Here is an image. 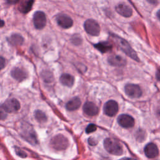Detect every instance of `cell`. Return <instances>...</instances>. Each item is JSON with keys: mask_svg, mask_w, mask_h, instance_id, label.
Returning a JSON list of instances; mask_svg holds the SVG:
<instances>
[{"mask_svg": "<svg viewBox=\"0 0 160 160\" xmlns=\"http://www.w3.org/2000/svg\"><path fill=\"white\" fill-rule=\"evenodd\" d=\"M110 37L112 41L122 52L134 60L139 61V58L138 57L136 52L134 51L126 40L116 34H111Z\"/></svg>", "mask_w": 160, "mask_h": 160, "instance_id": "cell-1", "label": "cell"}, {"mask_svg": "<svg viewBox=\"0 0 160 160\" xmlns=\"http://www.w3.org/2000/svg\"><path fill=\"white\" fill-rule=\"evenodd\" d=\"M19 132L21 137L29 143L32 145L38 144L36 134L31 124L26 122L21 123L19 126Z\"/></svg>", "mask_w": 160, "mask_h": 160, "instance_id": "cell-2", "label": "cell"}, {"mask_svg": "<svg viewBox=\"0 0 160 160\" xmlns=\"http://www.w3.org/2000/svg\"><path fill=\"white\" fill-rule=\"evenodd\" d=\"M104 147L105 149L110 154L116 156H120L123 152L122 146L116 139L112 138H106L104 141Z\"/></svg>", "mask_w": 160, "mask_h": 160, "instance_id": "cell-3", "label": "cell"}, {"mask_svg": "<svg viewBox=\"0 0 160 160\" xmlns=\"http://www.w3.org/2000/svg\"><path fill=\"white\" fill-rule=\"evenodd\" d=\"M51 146L56 150H64L69 146V141L62 134H58L51 140Z\"/></svg>", "mask_w": 160, "mask_h": 160, "instance_id": "cell-4", "label": "cell"}, {"mask_svg": "<svg viewBox=\"0 0 160 160\" xmlns=\"http://www.w3.org/2000/svg\"><path fill=\"white\" fill-rule=\"evenodd\" d=\"M84 28L86 32L91 36H97L100 33V26L98 22L94 19H87L84 22Z\"/></svg>", "mask_w": 160, "mask_h": 160, "instance_id": "cell-5", "label": "cell"}, {"mask_svg": "<svg viewBox=\"0 0 160 160\" xmlns=\"http://www.w3.org/2000/svg\"><path fill=\"white\" fill-rule=\"evenodd\" d=\"M20 107L19 102L16 99L11 98L6 100L1 105V109L6 112H13L18 111Z\"/></svg>", "mask_w": 160, "mask_h": 160, "instance_id": "cell-6", "label": "cell"}, {"mask_svg": "<svg viewBox=\"0 0 160 160\" xmlns=\"http://www.w3.org/2000/svg\"><path fill=\"white\" fill-rule=\"evenodd\" d=\"M125 93L131 98H138L142 95L140 87L134 84H128L124 87Z\"/></svg>", "mask_w": 160, "mask_h": 160, "instance_id": "cell-7", "label": "cell"}, {"mask_svg": "<svg viewBox=\"0 0 160 160\" xmlns=\"http://www.w3.org/2000/svg\"><path fill=\"white\" fill-rule=\"evenodd\" d=\"M33 24L38 29H41L46 24V17L42 11H36L33 15Z\"/></svg>", "mask_w": 160, "mask_h": 160, "instance_id": "cell-8", "label": "cell"}, {"mask_svg": "<svg viewBox=\"0 0 160 160\" xmlns=\"http://www.w3.org/2000/svg\"><path fill=\"white\" fill-rule=\"evenodd\" d=\"M118 104L114 100L108 101L104 105V113L108 116H114L118 111Z\"/></svg>", "mask_w": 160, "mask_h": 160, "instance_id": "cell-9", "label": "cell"}, {"mask_svg": "<svg viewBox=\"0 0 160 160\" xmlns=\"http://www.w3.org/2000/svg\"><path fill=\"white\" fill-rule=\"evenodd\" d=\"M118 124L122 128H132L134 125V118L128 114H122L118 116Z\"/></svg>", "mask_w": 160, "mask_h": 160, "instance_id": "cell-10", "label": "cell"}, {"mask_svg": "<svg viewBox=\"0 0 160 160\" xmlns=\"http://www.w3.org/2000/svg\"><path fill=\"white\" fill-rule=\"evenodd\" d=\"M56 19L58 25L64 29H68L71 28L73 24L72 19L69 16L64 14H58Z\"/></svg>", "mask_w": 160, "mask_h": 160, "instance_id": "cell-11", "label": "cell"}, {"mask_svg": "<svg viewBox=\"0 0 160 160\" xmlns=\"http://www.w3.org/2000/svg\"><path fill=\"white\" fill-rule=\"evenodd\" d=\"M83 112L88 116H94L98 114L99 112L98 107L92 102L87 101L82 107Z\"/></svg>", "mask_w": 160, "mask_h": 160, "instance_id": "cell-12", "label": "cell"}, {"mask_svg": "<svg viewBox=\"0 0 160 160\" xmlns=\"http://www.w3.org/2000/svg\"><path fill=\"white\" fill-rule=\"evenodd\" d=\"M144 154L148 158H154L158 156L159 150L157 146L152 142L148 143L144 149Z\"/></svg>", "mask_w": 160, "mask_h": 160, "instance_id": "cell-13", "label": "cell"}, {"mask_svg": "<svg viewBox=\"0 0 160 160\" xmlns=\"http://www.w3.org/2000/svg\"><path fill=\"white\" fill-rule=\"evenodd\" d=\"M116 11L120 15L126 18L131 16L132 14V10L131 8L124 2L119 3L116 6Z\"/></svg>", "mask_w": 160, "mask_h": 160, "instance_id": "cell-14", "label": "cell"}, {"mask_svg": "<svg viewBox=\"0 0 160 160\" xmlns=\"http://www.w3.org/2000/svg\"><path fill=\"white\" fill-rule=\"evenodd\" d=\"M108 61L111 65L115 66H123L126 63V59L118 54L110 56L108 59Z\"/></svg>", "mask_w": 160, "mask_h": 160, "instance_id": "cell-15", "label": "cell"}, {"mask_svg": "<svg viewBox=\"0 0 160 160\" xmlns=\"http://www.w3.org/2000/svg\"><path fill=\"white\" fill-rule=\"evenodd\" d=\"M11 76L16 80L21 81L27 78L28 74L24 70L19 68H14L11 71Z\"/></svg>", "mask_w": 160, "mask_h": 160, "instance_id": "cell-16", "label": "cell"}, {"mask_svg": "<svg viewBox=\"0 0 160 160\" xmlns=\"http://www.w3.org/2000/svg\"><path fill=\"white\" fill-rule=\"evenodd\" d=\"M81 104L80 99L78 97H75L70 99L66 104V108L67 110L72 111L78 109Z\"/></svg>", "mask_w": 160, "mask_h": 160, "instance_id": "cell-17", "label": "cell"}, {"mask_svg": "<svg viewBox=\"0 0 160 160\" xmlns=\"http://www.w3.org/2000/svg\"><path fill=\"white\" fill-rule=\"evenodd\" d=\"M59 80L62 84L68 87L72 86L74 82V78L69 74H62L60 76Z\"/></svg>", "mask_w": 160, "mask_h": 160, "instance_id": "cell-18", "label": "cell"}, {"mask_svg": "<svg viewBox=\"0 0 160 160\" xmlns=\"http://www.w3.org/2000/svg\"><path fill=\"white\" fill-rule=\"evenodd\" d=\"M94 47L101 52L104 53L111 51L112 46L109 41H103L94 44Z\"/></svg>", "mask_w": 160, "mask_h": 160, "instance_id": "cell-19", "label": "cell"}, {"mask_svg": "<svg viewBox=\"0 0 160 160\" xmlns=\"http://www.w3.org/2000/svg\"><path fill=\"white\" fill-rule=\"evenodd\" d=\"M8 41L13 46H18L22 44L24 41V39L21 34L15 33V34H12L8 38Z\"/></svg>", "mask_w": 160, "mask_h": 160, "instance_id": "cell-20", "label": "cell"}, {"mask_svg": "<svg viewBox=\"0 0 160 160\" xmlns=\"http://www.w3.org/2000/svg\"><path fill=\"white\" fill-rule=\"evenodd\" d=\"M33 2V1H25L21 2L19 5V10L22 13H27L31 10Z\"/></svg>", "mask_w": 160, "mask_h": 160, "instance_id": "cell-21", "label": "cell"}, {"mask_svg": "<svg viewBox=\"0 0 160 160\" xmlns=\"http://www.w3.org/2000/svg\"><path fill=\"white\" fill-rule=\"evenodd\" d=\"M34 117L36 120L39 122H44L47 120L46 114L40 110H36L34 112Z\"/></svg>", "mask_w": 160, "mask_h": 160, "instance_id": "cell-22", "label": "cell"}, {"mask_svg": "<svg viewBox=\"0 0 160 160\" xmlns=\"http://www.w3.org/2000/svg\"><path fill=\"white\" fill-rule=\"evenodd\" d=\"M15 151L16 153L18 156H20L21 158H26L27 156V154L26 153L25 151H24L22 149H21V148H19L18 147H15Z\"/></svg>", "mask_w": 160, "mask_h": 160, "instance_id": "cell-23", "label": "cell"}, {"mask_svg": "<svg viewBox=\"0 0 160 160\" xmlns=\"http://www.w3.org/2000/svg\"><path fill=\"white\" fill-rule=\"evenodd\" d=\"M96 129H97V127L95 124H88V126L86 128V133L89 134V133H91V132H92L95 131L96 130Z\"/></svg>", "mask_w": 160, "mask_h": 160, "instance_id": "cell-24", "label": "cell"}, {"mask_svg": "<svg viewBox=\"0 0 160 160\" xmlns=\"http://www.w3.org/2000/svg\"><path fill=\"white\" fill-rule=\"evenodd\" d=\"M71 41L74 44H79L81 42V38L79 36H77V35L74 34L72 36V38H71Z\"/></svg>", "mask_w": 160, "mask_h": 160, "instance_id": "cell-25", "label": "cell"}, {"mask_svg": "<svg viewBox=\"0 0 160 160\" xmlns=\"http://www.w3.org/2000/svg\"><path fill=\"white\" fill-rule=\"evenodd\" d=\"M5 59L2 58V57H1V61H0V64H1V69H2L5 66Z\"/></svg>", "mask_w": 160, "mask_h": 160, "instance_id": "cell-26", "label": "cell"}, {"mask_svg": "<svg viewBox=\"0 0 160 160\" xmlns=\"http://www.w3.org/2000/svg\"><path fill=\"white\" fill-rule=\"evenodd\" d=\"M88 141H89V143L91 145H95V144H96L94 140L92 138H89V140H88Z\"/></svg>", "mask_w": 160, "mask_h": 160, "instance_id": "cell-27", "label": "cell"}, {"mask_svg": "<svg viewBox=\"0 0 160 160\" xmlns=\"http://www.w3.org/2000/svg\"><path fill=\"white\" fill-rule=\"evenodd\" d=\"M119 160H137V159H134V158H121Z\"/></svg>", "mask_w": 160, "mask_h": 160, "instance_id": "cell-28", "label": "cell"}, {"mask_svg": "<svg viewBox=\"0 0 160 160\" xmlns=\"http://www.w3.org/2000/svg\"><path fill=\"white\" fill-rule=\"evenodd\" d=\"M157 78H158L159 79H160V69H158V72H157V74H156Z\"/></svg>", "mask_w": 160, "mask_h": 160, "instance_id": "cell-29", "label": "cell"}, {"mask_svg": "<svg viewBox=\"0 0 160 160\" xmlns=\"http://www.w3.org/2000/svg\"><path fill=\"white\" fill-rule=\"evenodd\" d=\"M157 16H158V19L160 20V9L157 12Z\"/></svg>", "mask_w": 160, "mask_h": 160, "instance_id": "cell-30", "label": "cell"}, {"mask_svg": "<svg viewBox=\"0 0 160 160\" xmlns=\"http://www.w3.org/2000/svg\"><path fill=\"white\" fill-rule=\"evenodd\" d=\"M1 27H2V26H4V21H3V20H1Z\"/></svg>", "mask_w": 160, "mask_h": 160, "instance_id": "cell-31", "label": "cell"}]
</instances>
